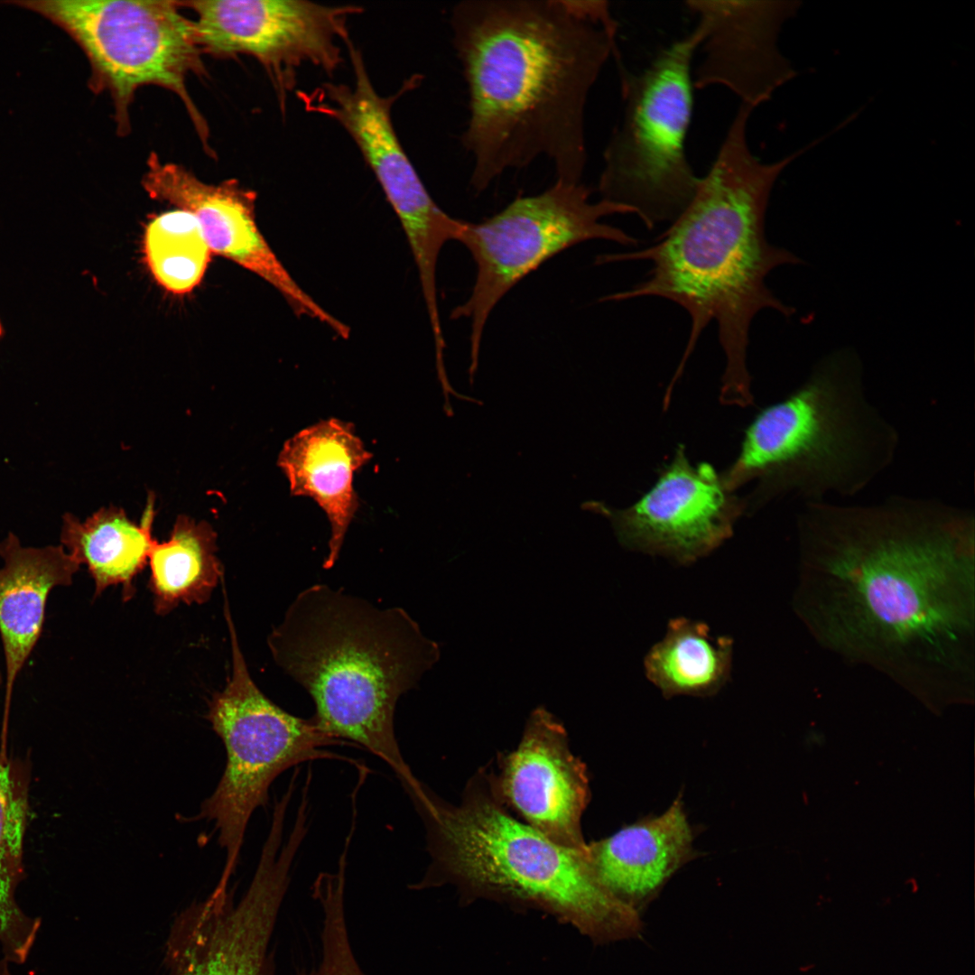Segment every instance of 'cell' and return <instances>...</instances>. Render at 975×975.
<instances>
[{"label": "cell", "instance_id": "cell-6", "mask_svg": "<svg viewBox=\"0 0 975 975\" xmlns=\"http://www.w3.org/2000/svg\"><path fill=\"white\" fill-rule=\"evenodd\" d=\"M411 799L426 825L432 873L539 903L599 942L640 934V915L599 882L587 849L551 840L484 789L470 788L457 805L424 786Z\"/></svg>", "mask_w": 975, "mask_h": 975}, {"label": "cell", "instance_id": "cell-20", "mask_svg": "<svg viewBox=\"0 0 975 975\" xmlns=\"http://www.w3.org/2000/svg\"><path fill=\"white\" fill-rule=\"evenodd\" d=\"M0 638L5 665V715L17 676L36 645L51 591L72 583L79 566L60 545L23 546L10 533L0 543Z\"/></svg>", "mask_w": 975, "mask_h": 975}, {"label": "cell", "instance_id": "cell-22", "mask_svg": "<svg viewBox=\"0 0 975 975\" xmlns=\"http://www.w3.org/2000/svg\"><path fill=\"white\" fill-rule=\"evenodd\" d=\"M732 654L729 636L715 637L706 624L677 618L670 620L664 638L648 651L644 667L647 679L665 698L706 697L727 682Z\"/></svg>", "mask_w": 975, "mask_h": 975}, {"label": "cell", "instance_id": "cell-13", "mask_svg": "<svg viewBox=\"0 0 975 975\" xmlns=\"http://www.w3.org/2000/svg\"><path fill=\"white\" fill-rule=\"evenodd\" d=\"M294 859L266 847L245 894L235 902L218 885L174 919L165 945L169 975H274L269 944Z\"/></svg>", "mask_w": 975, "mask_h": 975}, {"label": "cell", "instance_id": "cell-4", "mask_svg": "<svg viewBox=\"0 0 975 975\" xmlns=\"http://www.w3.org/2000/svg\"><path fill=\"white\" fill-rule=\"evenodd\" d=\"M267 645L276 664L311 697V719L321 731L379 757L406 793L421 785L401 753L395 711L441 650L404 608H380L314 584L292 600Z\"/></svg>", "mask_w": 975, "mask_h": 975}, {"label": "cell", "instance_id": "cell-3", "mask_svg": "<svg viewBox=\"0 0 975 975\" xmlns=\"http://www.w3.org/2000/svg\"><path fill=\"white\" fill-rule=\"evenodd\" d=\"M753 109L741 104L719 153L700 178L695 194L654 245L629 253L597 257L598 265L616 261L652 263L647 279L630 290L601 301L655 296L682 307L691 318L689 340L675 374L680 376L704 328L715 320L726 357L720 401L747 406L752 403L747 349L751 321L773 309L786 318L795 310L766 286L775 268L803 260L771 245L766 237V213L781 172L816 144L774 162H762L750 151L747 127Z\"/></svg>", "mask_w": 975, "mask_h": 975}, {"label": "cell", "instance_id": "cell-27", "mask_svg": "<svg viewBox=\"0 0 975 975\" xmlns=\"http://www.w3.org/2000/svg\"><path fill=\"white\" fill-rule=\"evenodd\" d=\"M563 3L573 14L602 27L616 38L618 23L612 17L608 2L563 0Z\"/></svg>", "mask_w": 975, "mask_h": 975}, {"label": "cell", "instance_id": "cell-16", "mask_svg": "<svg viewBox=\"0 0 975 975\" xmlns=\"http://www.w3.org/2000/svg\"><path fill=\"white\" fill-rule=\"evenodd\" d=\"M685 5L702 32L694 88L722 85L754 109L794 77L777 39L800 1L691 0Z\"/></svg>", "mask_w": 975, "mask_h": 975}, {"label": "cell", "instance_id": "cell-29", "mask_svg": "<svg viewBox=\"0 0 975 975\" xmlns=\"http://www.w3.org/2000/svg\"><path fill=\"white\" fill-rule=\"evenodd\" d=\"M4 333H5L4 327H3L2 321L0 320V339L3 337Z\"/></svg>", "mask_w": 975, "mask_h": 975}, {"label": "cell", "instance_id": "cell-26", "mask_svg": "<svg viewBox=\"0 0 975 975\" xmlns=\"http://www.w3.org/2000/svg\"><path fill=\"white\" fill-rule=\"evenodd\" d=\"M320 942L321 954L318 964L297 975H367L356 959L346 927L327 926L321 931Z\"/></svg>", "mask_w": 975, "mask_h": 975}, {"label": "cell", "instance_id": "cell-10", "mask_svg": "<svg viewBox=\"0 0 975 975\" xmlns=\"http://www.w3.org/2000/svg\"><path fill=\"white\" fill-rule=\"evenodd\" d=\"M582 182L556 181L544 191L519 196L494 216L478 223L465 221L459 239L476 265L468 299L452 319L470 322L469 376L478 363L487 321L495 306L523 278L552 256L592 239L636 246L637 239L600 221L615 214H636L627 205L600 200L591 202Z\"/></svg>", "mask_w": 975, "mask_h": 975}, {"label": "cell", "instance_id": "cell-11", "mask_svg": "<svg viewBox=\"0 0 975 975\" xmlns=\"http://www.w3.org/2000/svg\"><path fill=\"white\" fill-rule=\"evenodd\" d=\"M353 85L324 83L311 92L299 90L303 107L338 122L351 136L395 212L413 254L421 288H436V269L443 246L459 241L465 221L450 217L432 200L403 149L391 108L398 95L380 96L362 53L348 45Z\"/></svg>", "mask_w": 975, "mask_h": 975}, {"label": "cell", "instance_id": "cell-18", "mask_svg": "<svg viewBox=\"0 0 975 975\" xmlns=\"http://www.w3.org/2000/svg\"><path fill=\"white\" fill-rule=\"evenodd\" d=\"M354 425L336 418L320 420L287 440L277 465L289 481L291 496L310 497L330 525L325 569L336 563L359 501L355 473L372 459Z\"/></svg>", "mask_w": 975, "mask_h": 975}, {"label": "cell", "instance_id": "cell-7", "mask_svg": "<svg viewBox=\"0 0 975 975\" xmlns=\"http://www.w3.org/2000/svg\"><path fill=\"white\" fill-rule=\"evenodd\" d=\"M701 42L696 26L639 74L619 66L624 117L604 151L598 190L602 200L634 208L649 229L673 221L699 184L686 138L694 106L692 60Z\"/></svg>", "mask_w": 975, "mask_h": 975}, {"label": "cell", "instance_id": "cell-15", "mask_svg": "<svg viewBox=\"0 0 975 975\" xmlns=\"http://www.w3.org/2000/svg\"><path fill=\"white\" fill-rule=\"evenodd\" d=\"M142 184L153 200L190 212L213 254L232 261L276 289L294 313L314 319L346 339L350 328L312 299L292 277L262 234L255 219L256 193L236 180L209 184L185 167L147 159Z\"/></svg>", "mask_w": 975, "mask_h": 975}, {"label": "cell", "instance_id": "cell-21", "mask_svg": "<svg viewBox=\"0 0 975 975\" xmlns=\"http://www.w3.org/2000/svg\"><path fill=\"white\" fill-rule=\"evenodd\" d=\"M153 516L152 498L138 525L116 506L100 508L84 521L69 513L63 515L60 545L79 566H87L95 596L120 585L124 599L131 598L133 580L147 565L154 542Z\"/></svg>", "mask_w": 975, "mask_h": 975}, {"label": "cell", "instance_id": "cell-23", "mask_svg": "<svg viewBox=\"0 0 975 975\" xmlns=\"http://www.w3.org/2000/svg\"><path fill=\"white\" fill-rule=\"evenodd\" d=\"M216 539L208 523L180 515L167 541L154 540L147 564L157 614H168L180 603L209 599L223 574Z\"/></svg>", "mask_w": 975, "mask_h": 975}, {"label": "cell", "instance_id": "cell-5", "mask_svg": "<svg viewBox=\"0 0 975 975\" xmlns=\"http://www.w3.org/2000/svg\"><path fill=\"white\" fill-rule=\"evenodd\" d=\"M898 444L896 428L866 396L859 356L843 348L754 418L722 477L732 491L757 481L748 508L790 492L805 503L852 497L891 465Z\"/></svg>", "mask_w": 975, "mask_h": 975}, {"label": "cell", "instance_id": "cell-24", "mask_svg": "<svg viewBox=\"0 0 975 975\" xmlns=\"http://www.w3.org/2000/svg\"><path fill=\"white\" fill-rule=\"evenodd\" d=\"M26 818L22 781L0 760V955L15 964L27 961L42 925V919L27 915L15 898L23 874Z\"/></svg>", "mask_w": 975, "mask_h": 975}, {"label": "cell", "instance_id": "cell-14", "mask_svg": "<svg viewBox=\"0 0 975 975\" xmlns=\"http://www.w3.org/2000/svg\"><path fill=\"white\" fill-rule=\"evenodd\" d=\"M730 490L709 463L693 466L679 447L656 482L625 509L595 506L608 516L626 547L691 563L733 533L747 501Z\"/></svg>", "mask_w": 975, "mask_h": 975}, {"label": "cell", "instance_id": "cell-8", "mask_svg": "<svg viewBox=\"0 0 975 975\" xmlns=\"http://www.w3.org/2000/svg\"><path fill=\"white\" fill-rule=\"evenodd\" d=\"M15 4L48 18L81 47L92 69V87L107 90L115 104L116 130L129 133L135 92L157 85L177 94L203 146L211 154L209 128L185 85L189 73H203L194 22L179 2L40 0Z\"/></svg>", "mask_w": 975, "mask_h": 975}, {"label": "cell", "instance_id": "cell-17", "mask_svg": "<svg viewBox=\"0 0 975 975\" xmlns=\"http://www.w3.org/2000/svg\"><path fill=\"white\" fill-rule=\"evenodd\" d=\"M499 791L545 837L586 850L580 828L589 800L586 768L571 752L563 726L545 708L531 713L520 744L506 758Z\"/></svg>", "mask_w": 975, "mask_h": 975}, {"label": "cell", "instance_id": "cell-28", "mask_svg": "<svg viewBox=\"0 0 975 975\" xmlns=\"http://www.w3.org/2000/svg\"><path fill=\"white\" fill-rule=\"evenodd\" d=\"M9 962L0 955V975H13L9 969Z\"/></svg>", "mask_w": 975, "mask_h": 975}, {"label": "cell", "instance_id": "cell-19", "mask_svg": "<svg viewBox=\"0 0 975 975\" xmlns=\"http://www.w3.org/2000/svg\"><path fill=\"white\" fill-rule=\"evenodd\" d=\"M693 840L680 794L662 814L587 844V856L599 882L640 914L671 877L697 856Z\"/></svg>", "mask_w": 975, "mask_h": 975}, {"label": "cell", "instance_id": "cell-9", "mask_svg": "<svg viewBox=\"0 0 975 975\" xmlns=\"http://www.w3.org/2000/svg\"><path fill=\"white\" fill-rule=\"evenodd\" d=\"M232 672L209 702L208 719L227 753L223 775L199 817L214 823L226 851L220 879L229 880L248 822L268 798L272 783L287 769L319 759L348 758L329 751L347 744L321 731L313 720L296 717L270 701L252 680L228 609Z\"/></svg>", "mask_w": 975, "mask_h": 975}, {"label": "cell", "instance_id": "cell-2", "mask_svg": "<svg viewBox=\"0 0 975 975\" xmlns=\"http://www.w3.org/2000/svg\"><path fill=\"white\" fill-rule=\"evenodd\" d=\"M469 94L461 140L481 192L510 169L548 159L556 180L581 182L585 107L615 38L563 0H469L451 11Z\"/></svg>", "mask_w": 975, "mask_h": 975}, {"label": "cell", "instance_id": "cell-1", "mask_svg": "<svg viewBox=\"0 0 975 975\" xmlns=\"http://www.w3.org/2000/svg\"><path fill=\"white\" fill-rule=\"evenodd\" d=\"M974 523L931 498L807 502L794 610L822 647L924 702L972 701Z\"/></svg>", "mask_w": 975, "mask_h": 975}, {"label": "cell", "instance_id": "cell-25", "mask_svg": "<svg viewBox=\"0 0 975 975\" xmlns=\"http://www.w3.org/2000/svg\"><path fill=\"white\" fill-rule=\"evenodd\" d=\"M143 254L154 281L174 295L190 293L201 283L213 255L195 216L176 208L146 223Z\"/></svg>", "mask_w": 975, "mask_h": 975}, {"label": "cell", "instance_id": "cell-12", "mask_svg": "<svg viewBox=\"0 0 975 975\" xmlns=\"http://www.w3.org/2000/svg\"><path fill=\"white\" fill-rule=\"evenodd\" d=\"M201 51L219 57L249 54L265 68L284 107L296 71L311 64L332 76L350 42L348 22L358 5H322L292 0H202L184 3Z\"/></svg>", "mask_w": 975, "mask_h": 975}]
</instances>
